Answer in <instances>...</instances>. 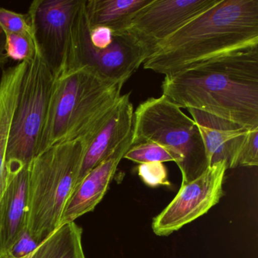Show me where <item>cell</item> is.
Listing matches in <instances>:
<instances>
[{
    "label": "cell",
    "instance_id": "cell-15",
    "mask_svg": "<svg viewBox=\"0 0 258 258\" xmlns=\"http://www.w3.org/2000/svg\"><path fill=\"white\" fill-rule=\"evenodd\" d=\"M28 62L3 69L0 77V200L7 184V154L13 115Z\"/></svg>",
    "mask_w": 258,
    "mask_h": 258
},
{
    "label": "cell",
    "instance_id": "cell-7",
    "mask_svg": "<svg viewBox=\"0 0 258 258\" xmlns=\"http://www.w3.org/2000/svg\"><path fill=\"white\" fill-rule=\"evenodd\" d=\"M85 0H34L28 16L34 43L54 78L75 69L77 25Z\"/></svg>",
    "mask_w": 258,
    "mask_h": 258
},
{
    "label": "cell",
    "instance_id": "cell-2",
    "mask_svg": "<svg viewBox=\"0 0 258 258\" xmlns=\"http://www.w3.org/2000/svg\"><path fill=\"white\" fill-rule=\"evenodd\" d=\"M253 46H258V0H219L160 43L143 68L166 76Z\"/></svg>",
    "mask_w": 258,
    "mask_h": 258
},
{
    "label": "cell",
    "instance_id": "cell-1",
    "mask_svg": "<svg viewBox=\"0 0 258 258\" xmlns=\"http://www.w3.org/2000/svg\"><path fill=\"white\" fill-rule=\"evenodd\" d=\"M163 95L179 108H193L241 125L258 126V46L196 63L164 77Z\"/></svg>",
    "mask_w": 258,
    "mask_h": 258
},
{
    "label": "cell",
    "instance_id": "cell-14",
    "mask_svg": "<svg viewBox=\"0 0 258 258\" xmlns=\"http://www.w3.org/2000/svg\"><path fill=\"white\" fill-rule=\"evenodd\" d=\"M0 200V254H7L26 226L28 166L7 167Z\"/></svg>",
    "mask_w": 258,
    "mask_h": 258
},
{
    "label": "cell",
    "instance_id": "cell-5",
    "mask_svg": "<svg viewBox=\"0 0 258 258\" xmlns=\"http://www.w3.org/2000/svg\"><path fill=\"white\" fill-rule=\"evenodd\" d=\"M146 141L162 145L182 158V184L209 167L197 125L164 96L146 99L134 112L132 146Z\"/></svg>",
    "mask_w": 258,
    "mask_h": 258
},
{
    "label": "cell",
    "instance_id": "cell-23",
    "mask_svg": "<svg viewBox=\"0 0 258 258\" xmlns=\"http://www.w3.org/2000/svg\"><path fill=\"white\" fill-rule=\"evenodd\" d=\"M39 244L25 228L7 254L13 258H27L36 250Z\"/></svg>",
    "mask_w": 258,
    "mask_h": 258
},
{
    "label": "cell",
    "instance_id": "cell-18",
    "mask_svg": "<svg viewBox=\"0 0 258 258\" xmlns=\"http://www.w3.org/2000/svg\"><path fill=\"white\" fill-rule=\"evenodd\" d=\"M123 158L140 164L174 161L179 167L182 162V158L179 155L162 145L151 141L143 142L131 146Z\"/></svg>",
    "mask_w": 258,
    "mask_h": 258
},
{
    "label": "cell",
    "instance_id": "cell-6",
    "mask_svg": "<svg viewBox=\"0 0 258 258\" xmlns=\"http://www.w3.org/2000/svg\"><path fill=\"white\" fill-rule=\"evenodd\" d=\"M53 82V75L36 47L24 75L12 121L7 167L28 166L37 156Z\"/></svg>",
    "mask_w": 258,
    "mask_h": 258
},
{
    "label": "cell",
    "instance_id": "cell-24",
    "mask_svg": "<svg viewBox=\"0 0 258 258\" xmlns=\"http://www.w3.org/2000/svg\"><path fill=\"white\" fill-rule=\"evenodd\" d=\"M89 38L93 48L102 50L108 48L112 43L114 34L112 30L107 27H96L90 29Z\"/></svg>",
    "mask_w": 258,
    "mask_h": 258
},
{
    "label": "cell",
    "instance_id": "cell-20",
    "mask_svg": "<svg viewBox=\"0 0 258 258\" xmlns=\"http://www.w3.org/2000/svg\"><path fill=\"white\" fill-rule=\"evenodd\" d=\"M0 28L4 33L33 36L28 15L21 14L5 8H0Z\"/></svg>",
    "mask_w": 258,
    "mask_h": 258
},
{
    "label": "cell",
    "instance_id": "cell-8",
    "mask_svg": "<svg viewBox=\"0 0 258 258\" xmlns=\"http://www.w3.org/2000/svg\"><path fill=\"white\" fill-rule=\"evenodd\" d=\"M227 169L220 161L209 166L204 173L188 183L182 184L170 204L153 219L155 235L167 236L206 214L220 202Z\"/></svg>",
    "mask_w": 258,
    "mask_h": 258
},
{
    "label": "cell",
    "instance_id": "cell-3",
    "mask_svg": "<svg viewBox=\"0 0 258 258\" xmlns=\"http://www.w3.org/2000/svg\"><path fill=\"white\" fill-rule=\"evenodd\" d=\"M126 81H113L84 66L54 78L37 155L58 143L87 146L112 112Z\"/></svg>",
    "mask_w": 258,
    "mask_h": 258
},
{
    "label": "cell",
    "instance_id": "cell-13",
    "mask_svg": "<svg viewBox=\"0 0 258 258\" xmlns=\"http://www.w3.org/2000/svg\"><path fill=\"white\" fill-rule=\"evenodd\" d=\"M187 110L199 128L208 166L224 161L227 169L235 168L238 152L250 129L199 110Z\"/></svg>",
    "mask_w": 258,
    "mask_h": 258
},
{
    "label": "cell",
    "instance_id": "cell-27",
    "mask_svg": "<svg viewBox=\"0 0 258 258\" xmlns=\"http://www.w3.org/2000/svg\"><path fill=\"white\" fill-rule=\"evenodd\" d=\"M31 255H30V256H28V257H27V258H30V256H31Z\"/></svg>",
    "mask_w": 258,
    "mask_h": 258
},
{
    "label": "cell",
    "instance_id": "cell-25",
    "mask_svg": "<svg viewBox=\"0 0 258 258\" xmlns=\"http://www.w3.org/2000/svg\"><path fill=\"white\" fill-rule=\"evenodd\" d=\"M6 35L2 28H0V69H4L9 63L10 58L6 53Z\"/></svg>",
    "mask_w": 258,
    "mask_h": 258
},
{
    "label": "cell",
    "instance_id": "cell-10",
    "mask_svg": "<svg viewBox=\"0 0 258 258\" xmlns=\"http://www.w3.org/2000/svg\"><path fill=\"white\" fill-rule=\"evenodd\" d=\"M218 2L219 0H152L120 33L132 36L150 56L160 43Z\"/></svg>",
    "mask_w": 258,
    "mask_h": 258
},
{
    "label": "cell",
    "instance_id": "cell-9",
    "mask_svg": "<svg viewBox=\"0 0 258 258\" xmlns=\"http://www.w3.org/2000/svg\"><path fill=\"white\" fill-rule=\"evenodd\" d=\"M89 32L84 6L75 34V69L91 66L107 79L126 82L149 58L148 51L127 33L114 34L111 45L99 50L92 46Z\"/></svg>",
    "mask_w": 258,
    "mask_h": 258
},
{
    "label": "cell",
    "instance_id": "cell-17",
    "mask_svg": "<svg viewBox=\"0 0 258 258\" xmlns=\"http://www.w3.org/2000/svg\"><path fill=\"white\" fill-rule=\"evenodd\" d=\"M82 234L75 222L61 225L39 244L30 258H86Z\"/></svg>",
    "mask_w": 258,
    "mask_h": 258
},
{
    "label": "cell",
    "instance_id": "cell-19",
    "mask_svg": "<svg viewBox=\"0 0 258 258\" xmlns=\"http://www.w3.org/2000/svg\"><path fill=\"white\" fill-rule=\"evenodd\" d=\"M6 53L10 59L21 62H30L35 55L34 37L25 34L5 33Z\"/></svg>",
    "mask_w": 258,
    "mask_h": 258
},
{
    "label": "cell",
    "instance_id": "cell-21",
    "mask_svg": "<svg viewBox=\"0 0 258 258\" xmlns=\"http://www.w3.org/2000/svg\"><path fill=\"white\" fill-rule=\"evenodd\" d=\"M138 174L146 185L151 187L169 186L168 173L161 162L145 163L138 166Z\"/></svg>",
    "mask_w": 258,
    "mask_h": 258
},
{
    "label": "cell",
    "instance_id": "cell-11",
    "mask_svg": "<svg viewBox=\"0 0 258 258\" xmlns=\"http://www.w3.org/2000/svg\"><path fill=\"white\" fill-rule=\"evenodd\" d=\"M133 131L112 153L77 184L69 196L61 218V226L73 223L91 212L102 200L120 161L132 146Z\"/></svg>",
    "mask_w": 258,
    "mask_h": 258
},
{
    "label": "cell",
    "instance_id": "cell-16",
    "mask_svg": "<svg viewBox=\"0 0 258 258\" xmlns=\"http://www.w3.org/2000/svg\"><path fill=\"white\" fill-rule=\"evenodd\" d=\"M152 0H86L89 28L107 27L117 34L124 30L139 11Z\"/></svg>",
    "mask_w": 258,
    "mask_h": 258
},
{
    "label": "cell",
    "instance_id": "cell-4",
    "mask_svg": "<svg viewBox=\"0 0 258 258\" xmlns=\"http://www.w3.org/2000/svg\"><path fill=\"white\" fill-rule=\"evenodd\" d=\"M85 146L81 141L58 143L28 165L27 231L38 244L61 226L66 202L78 179Z\"/></svg>",
    "mask_w": 258,
    "mask_h": 258
},
{
    "label": "cell",
    "instance_id": "cell-26",
    "mask_svg": "<svg viewBox=\"0 0 258 258\" xmlns=\"http://www.w3.org/2000/svg\"><path fill=\"white\" fill-rule=\"evenodd\" d=\"M0 258H13L8 254H0Z\"/></svg>",
    "mask_w": 258,
    "mask_h": 258
},
{
    "label": "cell",
    "instance_id": "cell-22",
    "mask_svg": "<svg viewBox=\"0 0 258 258\" xmlns=\"http://www.w3.org/2000/svg\"><path fill=\"white\" fill-rule=\"evenodd\" d=\"M258 165V126L250 129L243 141L236 158V167Z\"/></svg>",
    "mask_w": 258,
    "mask_h": 258
},
{
    "label": "cell",
    "instance_id": "cell-12",
    "mask_svg": "<svg viewBox=\"0 0 258 258\" xmlns=\"http://www.w3.org/2000/svg\"><path fill=\"white\" fill-rule=\"evenodd\" d=\"M130 96L131 93L121 95L106 121L86 146L76 185L106 159L132 132L134 111Z\"/></svg>",
    "mask_w": 258,
    "mask_h": 258
}]
</instances>
